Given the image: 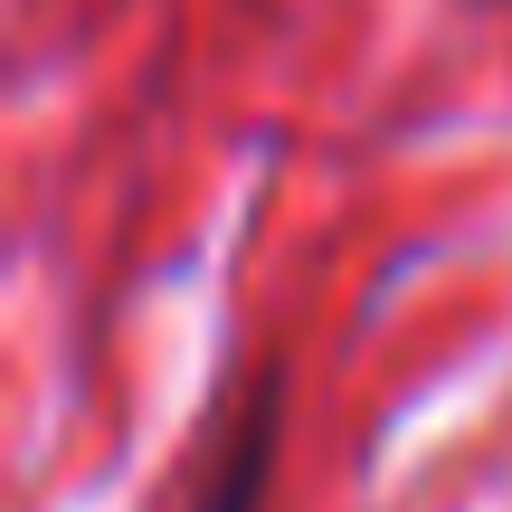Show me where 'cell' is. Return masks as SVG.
I'll return each instance as SVG.
<instances>
[{
	"mask_svg": "<svg viewBox=\"0 0 512 512\" xmlns=\"http://www.w3.org/2000/svg\"><path fill=\"white\" fill-rule=\"evenodd\" d=\"M275 427H285V399H275V370H256V389H247V408H238V437H228V456H219V475H209L200 512H266Z\"/></svg>",
	"mask_w": 512,
	"mask_h": 512,
	"instance_id": "obj_1",
	"label": "cell"
}]
</instances>
